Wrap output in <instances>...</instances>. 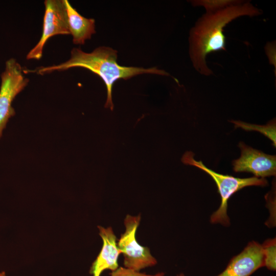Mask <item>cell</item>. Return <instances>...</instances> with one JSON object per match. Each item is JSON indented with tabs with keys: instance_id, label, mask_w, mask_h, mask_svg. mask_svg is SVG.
<instances>
[{
	"instance_id": "6da1fadb",
	"label": "cell",
	"mask_w": 276,
	"mask_h": 276,
	"mask_svg": "<svg viewBox=\"0 0 276 276\" xmlns=\"http://www.w3.org/2000/svg\"><path fill=\"white\" fill-rule=\"evenodd\" d=\"M117 51L106 47H100L91 53H86L80 49L74 48L71 52V57L65 62L49 66H42L35 70H28L39 75H44L55 71H62L73 67L87 69L98 75L104 81L107 89V99L105 108L113 109L112 99V89L114 82L121 79L128 80L136 75L142 74H153L169 76L164 71L156 67L144 68L138 67H128L120 65L117 62Z\"/></svg>"
},
{
	"instance_id": "7a4b0ae2",
	"label": "cell",
	"mask_w": 276,
	"mask_h": 276,
	"mask_svg": "<svg viewBox=\"0 0 276 276\" xmlns=\"http://www.w3.org/2000/svg\"><path fill=\"white\" fill-rule=\"evenodd\" d=\"M259 10L249 3L236 4L203 15L192 29L190 37V53L193 64L201 74H212L207 66L208 54L225 50L224 28L233 20L241 16H255Z\"/></svg>"
},
{
	"instance_id": "3957f363",
	"label": "cell",
	"mask_w": 276,
	"mask_h": 276,
	"mask_svg": "<svg viewBox=\"0 0 276 276\" xmlns=\"http://www.w3.org/2000/svg\"><path fill=\"white\" fill-rule=\"evenodd\" d=\"M181 161L185 165L196 167L208 174L217 187L221 201L219 208L211 216L212 223H219L225 226L229 225L230 220L227 214L228 200L235 193L246 187H264L268 185L267 180L264 178L255 176L239 178L216 172L207 168L201 160H196L194 153L191 151L185 153Z\"/></svg>"
},
{
	"instance_id": "277c9868",
	"label": "cell",
	"mask_w": 276,
	"mask_h": 276,
	"mask_svg": "<svg viewBox=\"0 0 276 276\" xmlns=\"http://www.w3.org/2000/svg\"><path fill=\"white\" fill-rule=\"evenodd\" d=\"M141 218L140 215H127L124 222L125 232L117 242L118 248L124 257V267L136 271L154 266L157 262L149 248L140 245L136 239Z\"/></svg>"
},
{
	"instance_id": "5b68a950",
	"label": "cell",
	"mask_w": 276,
	"mask_h": 276,
	"mask_svg": "<svg viewBox=\"0 0 276 276\" xmlns=\"http://www.w3.org/2000/svg\"><path fill=\"white\" fill-rule=\"evenodd\" d=\"M23 73L20 64L15 59L10 58L6 61L5 70L1 75L0 139L9 119L15 114L12 106L13 100L29 82Z\"/></svg>"
},
{
	"instance_id": "8992f818",
	"label": "cell",
	"mask_w": 276,
	"mask_h": 276,
	"mask_svg": "<svg viewBox=\"0 0 276 276\" xmlns=\"http://www.w3.org/2000/svg\"><path fill=\"white\" fill-rule=\"evenodd\" d=\"M42 32L37 43L27 54L28 60H39L45 44L50 38L57 35H70L64 0H45Z\"/></svg>"
},
{
	"instance_id": "52a82bcc",
	"label": "cell",
	"mask_w": 276,
	"mask_h": 276,
	"mask_svg": "<svg viewBox=\"0 0 276 276\" xmlns=\"http://www.w3.org/2000/svg\"><path fill=\"white\" fill-rule=\"evenodd\" d=\"M241 156L233 161L235 172H250L255 177L264 178L276 174V157L265 154L240 142Z\"/></svg>"
},
{
	"instance_id": "ba28073f",
	"label": "cell",
	"mask_w": 276,
	"mask_h": 276,
	"mask_svg": "<svg viewBox=\"0 0 276 276\" xmlns=\"http://www.w3.org/2000/svg\"><path fill=\"white\" fill-rule=\"evenodd\" d=\"M264 266L262 246L252 241L229 261L226 268L216 276H250Z\"/></svg>"
},
{
	"instance_id": "9c48e42d",
	"label": "cell",
	"mask_w": 276,
	"mask_h": 276,
	"mask_svg": "<svg viewBox=\"0 0 276 276\" xmlns=\"http://www.w3.org/2000/svg\"><path fill=\"white\" fill-rule=\"evenodd\" d=\"M99 235L103 241L102 249L90 269L92 276H100L103 271H113L119 266L118 258L121 252L118 248L117 237L111 227L98 226Z\"/></svg>"
},
{
	"instance_id": "30bf717a",
	"label": "cell",
	"mask_w": 276,
	"mask_h": 276,
	"mask_svg": "<svg viewBox=\"0 0 276 276\" xmlns=\"http://www.w3.org/2000/svg\"><path fill=\"white\" fill-rule=\"evenodd\" d=\"M64 2L68 30L70 34L73 37V42L75 44H83L96 33L95 20L82 16L68 0H64Z\"/></svg>"
},
{
	"instance_id": "8fae6325",
	"label": "cell",
	"mask_w": 276,
	"mask_h": 276,
	"mask_svg": "<svg viewBox=\"0 0 276 276\" xmlns=\"http://www.w3.org/2000/svg\"><path fill=\"white\" fill-rule=\"evenodd\" d=\"M235 124V128H241L246 131H259L269 139L272 142V145L275 147L276 124L275 119L269 122L266 125H258L245 123L240 121H230Z\"/></svg>"
},
{
	"instance_id": "7c38bea8",
	"label": "cell",
	"mask_w": 276,
	"mask_h": 276,
	"mask_svg": "<svg viewBox=\"0 0 276 276\" xmlns=\"http://www.w3.org/2000/svg\"><path fill=\"white\" fill-rule=\"evenodd\" d=\"M264 266L272 271L276 269V241L275 238L268 239L262 245Z\"/></svg>"
},
{
	"instance_id": "4fadbf2b",
	"label": "cell",
	"mask_w": 276,
	"mask_h": 276,
	"mask_svg": "<svg viewBox=\"0 0 276 276\" xmlns=\"http://www.w3.org/2000/svg\"><path fill=\"white\" fill-rule=\"evenodd\" d=\"M194 6H203L208 13H213L224 9L227 7L238 4V2L234 1H195L193 2Z\"/></svg>"
},
{
	"instance_id": "5bb4252c",
	"label": "cell",
	"mask_w": 276,
	"mask_h": 276,
	"mask_svg": "<svg viewBox=\"0 0 276 276\" xmlns=\"http://www.w3.org/2000/svg\"><path fill=\"white\" fill-rule=\"evenodd\" d=\"M163 272H158L155 274H148L140 271H134L124 267H119L112 271L109 276H164Z\"/></svg>"
},
{
	"instance_id": "9a60e30c",
	"label": "cell",
	"mask_w": 276,
	"mask_h": 276,
	"mask_svg": "<svg viewBox=\"0 0 276 276\" xmlns=\"http://www.w3.org/2000/svg\"><path fill=\"white\" fill-rule=\"evenodd\" d=\"M266 54L268 57L270 63L274 64L275 67V48L273 43H268L265 48Z\"/></svg>"
},
{
	"instance_id": "2e32d148",
	"label": "cell",
	"mask_w": 276,
	"mask_h": 276,
	"mask_svg": "<svg viewBox=\"0 0 276 276\" xmlns=\"http://www.w3.org/2000/svg\"><path fill=\"white\" fill-rule=\"evenodd\" d=\"M0 276H6V273L5 271H2L0 272Z\"/></svg>"
},
{
	"instance_id": "e0dca14e",
	"label": "cell",
	"mask_w": 276,
	"mask_h": 276,
	"mask_svg": "<svg viewBox=\"0 0 276 276\" xmlns=\"http://www.w3.org/2000/svg\"><path fill=\"white\" fill-rule=\"evenodd\" d=\"M177 276H185V275L183 273H181L177 274Z\"/></svg>"
}]
</instances>
